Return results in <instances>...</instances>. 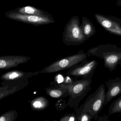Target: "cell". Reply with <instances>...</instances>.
Instances as JSON below:
<instances>
[{"label":"cell","mask_w":121,"mask_h":121,"mask_svg":"<svg viewBox=\"0 0 121 121\" xmlns=\"http://www.w3.org/2000/svg\"><path fill=\"white\" fill-rule=\"evenodd\" d=\"M87 54L81 50L78 53L59 59L42 69L41 73H52L69 69L74 66L87 60Z\"/></svg>","instance_id":"cell-4"},{"label":"cell","mask_w":121,"mask_h":121,"mask_svg":"<svg viewBox=\"0 0 121 121\" xmlns=\"http://www.w3.org/2000/svg\"><path fill=\"white\" fill-rule=\"evenodd\" d=\"M14 11L23 14L52 17L51 15L46 12L30 6L19 8L15 9Z\"/></svg>","instance_id":"cell-14"},{"label":"cell","mask_w":121,"mask_h":121,"mask_svg":"<svg viewBox=\"0 0 121 121\" xmlns=\"http://www.w3.org/2000/svg\"><path fill=\"white\" fill-rule=\"evenodd\" d=\"M77 120L78 121H91L94 119L93 117L87 112L81 110L79 108L75 110Z\"/></svg>","instance_id":"cell-18"},{"label":"cell","mask_w":121,"mask_h":121,"mask_svg":"<svg viewBox=\"0 0 121 121\" xmlns=\"http://www.w3.org/2000/svg\"><path fill=\"white\" fill-rule=\"evenodd\" d=\"M31 58L23 56H0V69L7 70L27 63Z\"/></svg>","instance_id":"cell-9"},{"label":"cell","mask_w":121,"mask_h":121,"mask_svg":"<svg viewBox=\"0 0 121 121\" xmlns=\"http://www.w3.org/2000/svg\"><path fill=\"white\" fill-rule=\"evenodd\" d=\"M110 115H104L103 116H100L99 117V118L97 120V121H109V120L108 119V118L109 117Z\"/></svg>","instance_id":"cell-23"},{"label":"cell","mask_w":121,"mask_h":121,"mask_svg":"<svg viewBox=\"0 0 121 121\" xmlns=\"http://www.w3.org/2000/svg\"><path fill=\"white\" fill-rule=\"evenodd\" d=\"M105 83L108 88L105 92L104 105L107 104L113 98L121 94V78L117 77L105 81Z\"/></svg>","instance_id":"cell-10"},{"label":"cell","mask_w":121,"mask_h":121,"mask_svg":"<svg viewBox=\"0 0 121 121\" xmlns=\"http://www.w3.org/2000/svg\"><path fill=\"white\" fill-rule=\"evenodd\" d=\"M5 16L9 19L34 25L47 24L55 22L52 17L23 14L14 10L7 12Z\"/></svg>","instance_id":"cell-7"},{"label":"cell","mask_w":121,"mask_h":121,"mask_svg":"<svg viewBox=\"0 0 121 121\" xmlns=\"http://www.w3.org/2000/svg\"><path fill=\"white\" fill-rule=\"evenodd\" d=\"M92 79H81L61 86L68 90L69 99L67 105L75 110L78 108L81 101L92 89Z\"/></svg>","instance_id":"cell-2"},{"label":"cell","mask_w":121,"mask_h":121,"mask_svg":"<svg viewBox=\"0 0 121 121\" xmlns=\"http://www.w3.org/2000/svg\"><path fill=\"white\" fill-rule=\"evenodd\" d=\"M73 81L70 76H65L63 75L58 74L56 75L53 81H52L50 84L51 86L60 87L61 86L67 83H71Z\"/></svg>","instance_id":"cell-16"},{"label":"cell","mask_w":121,"mask_h":121,"mask_svg":"<svg viewBox=\"0 0 121 121\" xmlns=\"http://www.w3.org/2000/svg\"><path fill=\"white\" fill-rule=\"evenodd\" d=\"M88 56H96L104 60V67L110 72L117 68L121 59V48L113 44H102L88 50Z\"/></svg>","instance_id":"cell-1"},{"label":"cell","mask_w":121,"mask_h":121,"mask_svg":"<svg viewBox=\"0 0 121 121\" xmlns=\"http://www.w3.org/2000/svg\"><path fill=\"white\" fill-rule=\"evenodd\" d=\"M118 64H119V65L121 67V59H120V60H119V63H118Z\"/></svg>","instance_id":"cell-24"},{"label":"cell","mask_w":121,"mask_h":121,"mask_svg":"<svg viewBox=\"0 0 121 121\" xmlns=\"http://www.w3.org/2000/svg\"><path fill=\"white\" fill-rule=\"evenodd\" d=\"M49 105L48 100L44 96L35 98L31 101V108L33 110L41 111L47 108Z\"/></svg>","instance_id":"cell-15"},{"label":"cell","mask_w":121,"mask_h":121,"mask_svg":"<svg viewBox=\"0 0 121 121\" xmlns=\"http://www.w3.org/2000/svg\"><path fill=\"white\" fill-rule=\"evenodd\" d=\"M83 29L84 35L87 38L90 37L92 35V33H91L92 31V25L87 22L86 23L83 22Z\"/></svg>","instance_id":"cell-20"},{"label":"cell","mask_w":121,"mask_h":121,"mask_svg":"<svg viewBox=\"0 0 121 121\" xmlns=\"http://www.w3.org/2000/svg\"><path fill=\"white\" fill-rule=\"evenodd\" d=\"M78 20V17H73L65 26L63 41L68 46L80 45L87 39L79 26Z\"/></svg>","instance_id":"cell-5"},{"label":"cell","mask_w":121,"mask_h":121,"mask_svg":"<svg viewBox=\"0 0 121 121\" xmlns=\"http://www.w3.org/2000/svg\"><path fill=\"white\" fill-rule=\"evenodd\" d=\"M105 97V87L104 85L102 84L93 93L88 96L79 108L90 114L95 120H97L99 117L98 114L104 105Z\"/></svg>","instance_id":"cell-3"},{"label":"cell","mask_w":121,"mask_h":121,"mask_svg":"<svg viewBox=\"0 0 121 121\" xmlns=\"http://www.w3.org/2000/svg\"><path fill=\"white\" fill-rule=\"evenodd\" d=\"M117 113H121V95L112 103L109 107L108 115L110 116Z\"/></svg>","instance_id":"cell-17"},{"label":"cell","mask_w":121,"mask_h":121,"mask_svg":"<svg viewBox=\"0 0 121 121\" xmlns=\"http://www.w3.org/2000/svg\"><path fill=\"white\" fill-rule=\"evenodd\" d=\"M97 65L96 60H86L69 69L66 74L81 79H92Z\"/></svg>","instance_id":"cell-6"},{"label":"cell","mask_w":121,"mask_h":121,"mask_svg":"<svg viewBox=\"0 0 121 121\" xmlns=\"http://www.w3.org/2000/svg\"><path fill=\"white\" fill-rule=\"evenodd\" d=\"M40 71L26 72L22 71H12L3 73L0 76L2 81L13 80L19 79H29L40 73Z\"/></svg>","instance_id":"cell-11"},{"label":"cell","mask_w":121,"mask_h":121,"mask_svg":"<svg viewBox=\"0 0 121 121\" xmlns=\"http://www.w3.org/2000/svg\"><path fill=\"white\" fill-rule=\"evenodd\" d=\"M17 115L18 113L16 110H10L1 115L0 117V121H15Z\"/></svg>","instance_id":"cell-19"},{"label":"cell","mask_w":121,"mask_h":121,"mask_svg":"<svg viewBox=\"0 0 121 121\" xmlns=\"http://www.w3.org/2000/svg\"><path fill=\"white\" fill-rule=\"evenodd\" d=\"M47 94L55 98H63L69 96L68 90L66 88L51 86L45 89Z\"/></svg>","instance_id":"cell-13"},{"label":"cell","mask_w":121,"mask_h":121,"mask_svg":"<svg viewBox=\"0 0 121 121\" xmlns=\"http://www.w3.org/2000/svg\"><path fill=\"white\" fill-rule=\"evenodd\" d=\"M66 104L65 101L62 98H60L57 100L55 106L57 110L61 111L65 108Z\"/></svg>","instance_id":"cell-22"},{"label":"cell","mask_w":121,"mask_h":121,"mask_svg":"<svg viewBox=\"0 0 121 121\" xmlns=\"http://www.w3.org/2000/svg\"><path fill=\"white\" fill-rule=\"evenodd\" d=\"M96 17L101 25L105 29L116 34L121 35V27L117 23L99 15L96 16Z\"/></svg>","instance_id":"cell-12"},{"label":"cell","mask_w":121,"mask_h":121,"mask_svg":"<svg viewBox=\"0 0 121 121\" xmlns=\"http://www.w3.org/2000/svg\"><path fill=\"white\" fill-rule=\"evenodd\" d=\"M60 121H77V117L76 115L74 113L68 114L65 115L60 119Z\"/></svg>","instance_id":"cell-21"},{"label":"cell","mask_w":121,"mask_h":121,"mask_svg":"<svg viewBox=\"0 0 121 121\" xmlns=\"http://www.w3.org/2000/svg\"><path fill=\"white\" fill-rule=\"evenodd\" d=\"M0 100L22 90L29 84L28 79L3 81L0 82Z\"/></svg>","instance_id":"cell-8"}]
</instances>
